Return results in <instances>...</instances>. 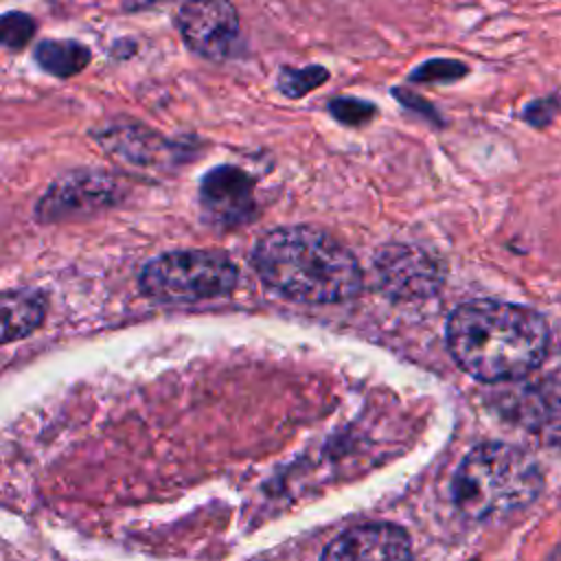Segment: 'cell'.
<instances>
[{
    "instance_id": "cell-1",
    "label": "cell",
    "mask_w": 561,
    "mask_h": 561,
    "mask_svg": "<svg viewBox=\"0 0 561 561\" xmlns=\"http://www.w3.org/2000/svg\"><path fill=\"white\" fill-rule=\"evenodd\" d=\"M546 320L522 305L471 300L447 320V348L456 364L486 383L530 375L548 353Z\"/></svg>"
},
{
    "instance_id": "cell-2",
    "label": "cell",
    "mask_w": 561,
    "mask_h": 561,
    "mask_svg": "<svg viewBox=\"0 0 561 561\" xmlns=\"http://www.w3.org/2000/svg\"><path fill=\"white\" fill-rule=\"evenodd\" d=\"M252 263L270 287L313 305L348 300L364 280L357 259L337 239L311 226L270 230L256 241Z\"/></svg>"
},
{
    "instance_id": "cell-3",
    "label": "cell",
    "mask_w": 561,
    "mask_h": 561,
    "mask_svg": "<svg viewBox=\"0 0 561 561\" xmlns=\"http://www.w3.org/2000/svg\"><path fill=\"white\" fill-rule=\"evenodd\" d=\"M537 460L522 447L486 443L465 456L454 476V502L471 519H493L528 506L541 491Z\"/></svg>"
},
{
    "instance_id": "cell-4",
    "label": "cell",
    "mask_w": 561,
    "mask_h": 561,
    "mask_svg": "<svg viewBox=\"0 0 561 561\" xmlns=\"http://www.w3.org/2000/svg\"><path fill=\"white\" fill-rule=\"evenodd\" d=\"M237 278V265L221 252L178 250L151 259L140 272V287L158 300L191 302L230 294Z\"/></svg>"
},
{
    "instance_id": "cell-5",
    "label": "cell",
    "mask_w": 561,
    "mask_h": 561,
    "mask_svg": "<svg viewBox=\"0 0 561 561\" xmlns=\"http://www.w3.org/2000/svg\"><path fill=\"white\" fill-rule=\"evenodd\" d=\"M500 412L543 445L561 447V368L543 377L504 390Z\"/></svg>"
},
{
    "instance_id": "cell-6",
    "label": "cell",
    "mask_w": 561,
    "mask_h": 561,
    "mask_svg": "<svg viewBox=\"0 0 561 561\" xmlns=\"http://www.w3.org/2000/svg\"><path fill=\"white\" fill-rule=\"evenodd\" d=\"M175 26L193 53L213 61L232 57L241 37L239 13L230 0H184Z\"/></svg>"
},
{
    "instance_id": "cell-7",
    "label": "cell",
    "mask_w": 561,
    "mask_h": 561,
    "mask_svg": "<svg viewBox=\"0 0 561 561\" xmlns=\"http://www.w3.org/2000/svg\"><path fill=\"white\" fill-rule=\"evenodd\" d=\"M375 280L390 298L419 300L436 294L443 283V267L419 245L390 243L375 254Z\"/></svg>"
},
{
    "instance_id": "cell-8",
    "label": "cell",
    "mask_w": 561,
    "mask_h": 561,
    "mask_svg": "<svg viewBox=\"0 0 561 561\" xmlns=\"http://www.w3.org/2000/svg\"><path fill=\"white\" fill-rule=\"evenodd\" d=\"M121 197L118 182L103 171H72L48 186L35 206L39 221H59L103 210Z\"/></svg>"
},
{
    "instance_id": "cell-9",
    "label": "cell",
    "mask_w": 561,
    "mask_h": 561,
    "mask_svg": "<svg viewBox=\"0 0 561 561\" xmlns=\"http://www.w3.org/2000/svg\"><path fill=\"white\" fill-rule=\"evenodd\" d=\"M254 178L234 164H219L204 173L199 182V204L204 217L221 228L250 221L256 210Z\"/></svg>"
},
{
    "instance_id": "cell-10",
    "label": "cell",
    "mask_w": 561,
    "mask_h": 561,
    "mask_svg": "<svg viewBox=\"0 0 561 561\" xmlns=\"http://www.w3.org/2000/svg\"><path fill=\"white\" fill-rule=\"evenodd\" d=\"M410 537L386 522L359 524L335 537L322 552V561H410Z\"/></svg>"
},
{
    "instance_id": "cell-11",
    "label": "cell",
    "mask_w": 561,
    "mask_h": 561,
    "mask_svg": "<svg viewBox=\"0 0 561 561\" xmlns=\"http://www.w3.org/2000/svg\"><path fill=\"white\" fill-rule=\"evenodd\" d=\"M94 138L107 153L136 167H156L175 153L169 140L136 121H107Z\"/></svg>"
},
{
    "instance_id": "cell-12",
    "label": "cell",
    "mask_w": 561,
    "mask_h": 561,
    "mask_svg": "<svg viewBox=\"0 0 561 561\" xmlns=\"http://www.w3.org/2000/svg\"><path fill=\"white\" fill-rule=\"evenodd\" d=\"M44 298L31 289H9L2 294V342L28 335L44 318Z\"/></svg>"
},
{
    "instance_id": "cell-13",
    "label": "cell",
    "mask_w": 561,
    "mask_h": 561,
    "mask_svg": "<svg viewBox=\"0 0 561 561\" xmlns=\"http://www.w3.org/2000/svg\"><path fill=\"white\" fill-rule=\"evenodd\" d=\"M90 59V48L77 39H44L35 46V61L55 77L79 75Z\"/></svg>"
},
{
    "instance_id": "cell-14",
    "label": "cell",
    "mask_w": 561,
    "mask_h": 561,
    "mask_svg": "<svg viewBox=\"0 0 561 561\" xmlns=\"http://www.w3.org/2000/svg\"><path fill=\"white\" fill-rule=\"evenodd\" d=\"M329 79V70L322 66H305V68H280L278 72V90L287 99H300L322 85Z\"/></svg>"
},
{
    "instance_id": "cell-15",
    "label": "cell",
    "mask_w": 561,
    "mask_h": 561,
    "mask_svg": "<svg viewBox=\"0 0 561 561\" xmlns=\"http://www.w3.org/2000/svg\"><path fill=\"white\" fill-rule=\"evenodd\" d=\"M467 75H469L467 64H462L458 59H449V57H434V59L419 64L410 72V81L412 83H451Z\"/></svg>"
},
{
    "instance_id": "cell-16",
    "label": "cell",
    "mask_w": 561,
    "mask_h": 561,
    "mask_svg": "<svg viewBox=\"0 0 561 561\" xmlns=\"http://www.w3.org/2000/svg\"><path fill=\"white\" fill-rule=\"evenodd\" d=\"M35 20L22 11H7L0 20V42L9 50L24 48L35 35Z\"/></svg>"
},
{
    "instance_id": "cell-17",
    "label": "cell",
    "mask_w": 561,
    "mask_h": 561,
    "mask_svg": "<svg viewBox=\"0 0 561 561\" xmlns=\"http://www.w3.org/2000/svg\"><path fill=\"white\" fill-rule=\"evenodd\" d=\"M329 112L342 125L362 127L375 118L377 107H375V103L357 99V96H337L329 103Z\"/></svg>"
},
{
    "instance_id": "cell-18",
    "label": "cell",
    "mask_w": 561,
    "mask_h": 561,
    "mask_svg": "<svg viewBox=\"0 0 561 561\" xmlns=\"http://www.w3.org/2000/svg\"><path fill=\"white\" fill-rule=\"evenodd\" d=\"M557 114H559V110H557L554 99H552V96H543V99H535V101L526 103V107L522 110L519 116H522L528 125L541 129V127H548Z\"/></svg>"
},
{
    "instance_id": "cell-19",
    "label": "cell",
    "mask_w": 561,
    "mask_h": 561,
    "mask_svg": "<svg viewBox=\"0 0 561 561\" xmlns=\"http://www.w3.org/2000/svg\"><path fill=\"white\" fill-rule=\"evenodd\" d=\"M392 96H394L403 107L412 110L414 114H419V116H423V118H427V121H432V123H436V125H443V118H440V114L436 112V107H434L430 101H425L423 96L414 94L412 90L397 85V88H392Z\"/></svg>"
},
{
    "instance_id": "cell-20",
    "label": "cell",
    "mask_w": 561,
    "mask_h": 561,
    "mask_svg": "<svg viewBox=\"0 0 561 561\" xmlns=\"http://www.w3.org/2000/svg\"><path fill=\"white\" fill-rule=\"evenodd\" d=\"M162 2H171V0H125L123 7L127 11H138V9H147V7H153V4H162Z\"/></svg>"
},
{
    "instance_id": "cell-21",
    "label": "cell",
    "mask_w": 561,
    "mask_h": 561,
    "mask_svg": "<svg viewBox=\"0 0 561 561\" xmlns=\"http://www.w3.org/2000/svg\"><path fill=\"white\" fill-rule=\"evenodd\" d=\"M552 99H554L557 110H559V114H561V90H559V92H554V94H552Z\"/></svg>"
},
{
    "instance_id": "cell-22",
    "label": "cell",
    "mask_w": 561,
    "mask_h": 561,
    "mask_svg": "<svg viewBox=\"0 0 561 561\" xmlns=\"http://www.w3.org/2000/svg\"><path fill=\"white\" fill-rule=\"evenodd\" d=\"M559 552H561V548H559Z\"/></svg>"
}]
</instances>
